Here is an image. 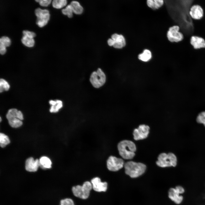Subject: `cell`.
Returning a JSON list of instances; mask_svg holds the SVG:
<instances>
[{
	"instance_id": "obj_13",
	"label": "cell",
	"mask_w": 205,
	"mask_h": 205,
	"mask_svg": "<svg viewBox=\"0 0 205 205\" xmlns=\"http://www.w3.org/2000/svg\"><path fill=\"white\" fill-rule=\"evenodd\" d=\"M189 13L192 18L195 20H200L204 16V10L200 5H194L190 7Z\"/></svg>"
},
{
	"instance_id": "obj_26",
	"label": "cell",
	"mask_w": 205,
	"mask_h": 205,
	"mask_svg": "<svg viewBox=\"0 0 205 205\" xmlns=\"http://www.w3.org/2000/svg\"><path fill=\"white\" fill-rule=\"evenodd\" d=\"M10 142L8 136L5 134L1 133L0 134V144L2 147H5Z\"/></svg>"
},
{
	"instance_id": "obj_15",
	"label": "cell",
	"mask_w": 205,
	"mask_h": 205,
	"mask_svg": "<svg viewBox=\"0 0 205 205\" xmlns=\"http://www.w3.org/2000/svg\"><path fill=\"white\" fill-rule=\"evenodd\" d=\"M39 166V160H34L31 157L28 158L25 163V169L26 171L30 172L36 171Z\"/></svg>"
},
{
	"instance_id": "obj_21",
	"label": "cell",
	"mask_w": 205,
	"mask_h": 205,
	"mask_svg": "<svg viewBox=\"0 0 205 205\" xmlns=\"http://www.w3.org/2000/svg\"><path fill=\"white\" fill-rule=\"evenodd\" d=\"M71 5L73 13L77 15L82 13L83 8L80 3L76 1H73L70 4Z\"/></svg>"
},
{
	"instance_id": "obj_28",
	"label": "cell",
	"mask_w": 205,
	"mask_h": 205,
	"mask_svg": "<svg viewBox=\"0 0 205 205\" xmlns=\"http://www.w3.org/2000/svg\"><path fill=\"white\" fill-rule=\"evenodd\" d=\"M196 121L198 123L203 124L205 127V111L202 112L198 114Z\"/></svg>"
},
{
	"instance_id": "obj_24",
	"label": "cell",
	"mask_w": 205,
	"mask_h": 205,
	"mask_svg": "<svg viewBox=\"0 0 205 205\" xmlns=\"http://www.w3.org/2000/svg\"><path fill=\"white\" fill-rule=\"evenodd\" d=\"M21 42L24 45L28 47H33L35 43L34 38L25 35L23 36Z\"/></svg>"
},
{
	"instance_id": "obj_7",
	"label": "cell",
	"mask_w": 205,
	"mask_h": 205,
	"mask_svg": "<svg viewBox=\"0 0 205 205\" xmlns=\"http://www.w3.org/2000/svg\"><path fill=\"white\" fill-rule=\"evenodd\" d=\"M36 17V24L40 27H42L48 23L50 18L49 11L46 9H42L40 8L36 9L34 11Z\"/></svg>"
},
{
	"instance_id": "obj_14",
	"label": "cell",
	"mask_w": 205,
	"mask_h": 205,
	"mask_svg": "<svg viewBox=\"0 0 205 205\" xmlns=\"http://www.w3.org/2000/svg\"><path fill=\"white\" fill-rule=\"evenodd\" d=\"M168 194L169 198L176 204H181L183 200V196L178 192L175 188H170L168 191Z\"/></svg>"
},
{
	"instance_id": "obj_16",
	"label": "cell",
	"mask_w": 205,
	"mask_h": 205,
	"mask_svg": "<svg viewBox=\"0 0 205 205\" xmlns=\"http://www.w3.org/2000/svg\"><path fill=\"white\" fill-rule=\"evenodd\" d=\"M190 43L195 49L205 47V41L200 37L196 36H192L190 39Z\"/></svg>"
},
{
	"instance_id": "obj_25",
	"label": "cell",
	"mask_w": 205,
	"mask_h": 205,
	"mask_svg": "<svg viewBox=\"0 0 205 205\" xmlns=\"http://www.w3.org/2000/svg\"><path fill=\"white\" fill-rule=\"evenodd\" d=\"M62 12L63 14L70 18L73 17L74 13L72 7L70 4L67 5L63 9Z\"/></svg>"
},
{
	"instance_id": "obj_27",
	"label": "cell",
	"mask_w": 205,
	"mask_h": 205,
	"mask_svg": "<svg viewBox=\"0 0 205 205\" xmlns=\"http://www.w3.org/2000/svg\"><path fill=\"white\" fill-rule=\"evenodd\" d=\"M10 85L8 82L5 79H1L0 80V92L7 91L10 88Z\"/></svg>"
},
{
	"instance_id": "obj_22",
	"label": "cell",
	"mask_w": 205,
	"mask_h": 205,
	"mask_svg": "<svg viewBox=\"0 0 205 205\" xmlns=\"http://www.w3.org/2000/svg\"><path fill=\"white\" fill-rule=\"evenodd\" d=\"M39 166L43 169L50 168L52 162L48 157L46 156L41 157L39 159Z\"/></svg>"
},
{
	"instance_id": "obj_30",
	"label": "cell",
	"mask_w": 205,
	"mask_h": 205,
	"mask_svg": "<svg viewBox=\"0 0 205 205\" xmlns=\"http://www.w3.org/2000/svg\"><path fill=\"white\" fill-rule=\"evenodd\" d=\"M60 205H75V204L72 199L67 198L61 200Z\"/></svg>"
},
{
	"instance_id": "obj_18",
	"label": "cell",
	"mask_w": 205,
	"mask_h": 205,
	"mask_svg": "<svg viewBox=\"0 0 205 205\" xmlns=\"http://www.w3.org/2000/svg\"><path fill=\"white\" fill-rule=\"evenodd\" d=\"M49 103L51 105L50 110V112H57L63 106V103L61 100H51L49 101Z\"/></svg>"
},
{
	"instance_id": "obj_19",
	"label": "cell",
	"mask_w": 205,
	"mask_h": 205,
	"mask_svg": "<svg viewBox=\"0 0 205 205\" xmlns=\"http://www.w3.org/2000/svg\"><path fill=\"white\" fill-rule=\"evenodd\" d=\"M146 2L148 6L154 10L161 8L164 3V0H147Z\"/></svg>"
},
{
	"instance_id": "obj_23",
	"label": "cell",
	"mask_w": 205,
	"mask_h": 205,
	"mask_svg": "<svg viewBox=\"0 0 205 205\" xmlns=\"http://www.w3.org/2000/svg\"><path fill=\"white\" fill-rule=\"evenodd\" d=\"M53 7L56 9H60L65 7L67 5V0H52Z\"/></svg>"
},
{
	"instance_id": "obj_31",
	"label": "cell",
	"mask_w": 205,
	"mask_h": 205,
	"mask_svg": "<svg viewBox=\"0 0 205 205\" xmlns=\"http://www.w3.org/2000/svg\"><path fill=\"white\" fill-rule=\"evenodd\" d=\"M22 33L23 35L26 36L34 38L36 36V34L28 30H24Z\"/></svg>"
},
{
	"instance_id": "obj_32",
	"label": "cell",
	"mask_w": 205,
	"mask_h": 205,
	"mask_svg": "<svg viewBox=\"0 0 205 205\" xmlns=\"http://www.w3.org/2000/svg\"><path fill=\"white\" fill-rule=\"evenodd\" d=\"M175 188L178 192L180 194H183L185 192L184 188L181 186H177Z\"/></svg>"
},
{
	"instance_id": "obj_10",
	"label": "cell",
	"mask_w": 205,
	"mask_h": 205,
	"mask_svg": "<svg viewBox=\"0 0 205 205\" xmlns=\"http://www.w3.org/2000/svg\"><path fill=\"white\" fill-rule=\"evenodd\" d=\"M149 126L146 124H142L133 130L134 138L136 140L144 139L147 138L149 133Z\"/></svg>"
},
{
	"instance_id": "obj_5",
	"label": "cell",
	"mask_w": 205,
	"mask_h": 205,
	"mask_svg": "<svg viewBox=\"0 0 205 205\" xmlns=\"http://www.w3.org/2000/svg\"><path fill=\"white\" fill-rule=\"evenodd\" d=\"M92 188L91 183L86 181L82 186L77 185L73 186L72 190L73 194L76 197L85 199L89 197L90 191Z\"/></svg>"
},
{
	"instance_id": "obj_17",
	"label": "cell",
	"mask_w": 205,
	"mask_h": 205,
	"mask_svg": "<svg viewBox=\"0 0 205 205\" xmlns=\"http://www.w3.org/2000/svg\"><path fill=\"white\" fill-rule=\"evenodd\" d=\"M11 44L10 38L7 36H3L0 39V53L2 55L5 54L7 47L9 46Z\"/></svg>"
},
{
	"instance_id": "obj_8",
	"label": "cell",
	"mask_w": 205,
	"mask_h": 205,
	"mask_svg": "<svg viewBox=\"0 0 205 205\" xmlns=\"http://www.w3.org/2000/svg\"><path fill=\"white\" fill-rule=\"evenodd\" d=\"M108 45L117 49H121L126 45V40L124 36L121 34L114 33L107 41Z\"/></svg>"
},
{
	"instance_id": "obj_1",
	"label": "cell",
	"mask_w": 205,
	"mask_h": 205,
	"mask_svg": "<svg viewBox=\"0 0 205 205\" xmlns=\"http://www.w3.org/2000/svg\"><path fill=\"white\" fill-rule=\"evenodd\" d=\"M117 148L120 155L124 159H131L135 155L136 145L131 141L124 140L120 141L118 144Z\"/></svg>"
},
{
	"instance_id": "obj_11",
	"label": "cell",
	"mask_w": 205,
	"mask_h": 205,
	"mask_svg": "<svg viewBox=\"0 0 205 205\" xmlns=\"http://www.w3.org/2000/svg\"><path fill=\"white\" fill-rule=\"evenodd\" d=\"M179 27L177 25H174L169 28L167 36L169 41L172 42H177L183 40V36L179 31Z\"/></svg>"
},
{
	"instance_id": "obj_3",
	"label": "cell",
	"mask_w": 205,
	"mask_h": 205,
	"mask_svg": "<svg viewBox=\"0 0 205 205\" xmlns=\"http://www.w3.org/2000/svg\"><path fill=\"white\" fill-rule=\"evenodd\" d=\"M177 163V159L176 155L173 153L167 154L162 153L160 154L157 158L156 164L161 167H175Z\"/></svg>"
},
{
	"instance_id": "obj_6",
	"label": "cell",
	"mask_w": 205,
	"mask_h": 205,
	"mask_svg": "<svg viewBox=\"0 0 205 205\" xmlns=\"http://www.w3.org/2000/svg\"><path fill=\"white\" fill-rule=\"evenodd\" d=\"M106 79L104 73L101 69L99 68L96 71H94L91 73L90 81L94 87L98 88L105 84Z\"/></svg>"
},
{
	"instance_id": "obj_29",
	"label": "cell",
	"mask_w": 205,
	"mask_h": 205,
	"mask_svg": "<svg viewBox=\"0 0 205 205\" xmlns=\"http://www.w3.org/2000/svg\"><path fill=\"white\" fill-rule=\"evenodd\" d=\"M41 6L47 7L52 2V0H35Z\"/></svg>"
},
{
	"instance_id": "obj_33",
	"label": "cell",
	"mask_w": 205,
	"mask_h": 205,
	"mask_svg": "<svg viewBox=\"0 0 205 205\" xmlns=\"http://www.w3.org/2000/svg\"><path fill=\"white\" fill-rule=\"evenodd\" d=\"M0 122H1V117H0Z\"/></svg>"
},
{
	"instance_id": "obj_2",
	"label": "cell",
	"mask_w": 205,
	"mask_h": 205,
	"mask_svg": "<svg viewBox=\"0 0 205 205\" xmlns=\"http://www.w3.org/2000/svg\"><path fill=\"white\" fill-rule=\"evenodd\" d=\"M126 174L131 177H138L145 172L146 166L141 163H137L133 161H129L124 165Z\"/></svg>"
},
{
	"instance_id": "obj_12",
	"label": "cell",
	"mask_w": 205,
	"mask_h": 205,
	"mask_svg": "<svg viewBox=\"0 0 205 205\" xmlns=\"http://www.w3.org/2000/svg\"><path fill=\"white\" fill-rule=\"evenodd\" d=\"M93 189L97 192H105L107 188L106 182H102L99 177H96L92 179L91 181Z\"/></svg>"
},
{
	"instance_id": "obj_9",
	"label": "cell",
	"mask_w": 205,
	"mask_h": 205,
	"mask_svg": "<svg viewBox=\"0 0 205 205\" xmlns=\"http://www.w3.org/2000/svg\"><path fill=\"white\" fill-rule=\"evenodd\" d=\"M123 160L115 156H110L106 161L108 169L112 171H116L122 168L124 166Z\"/></svg>"
},
{
	"instance_id": "obj_20",
	"label": "cell",
	"mask_w": 205,
	"mask_h": 205,
	"mask_svg": "<svg viewBox=\"0 0 205 205\" xmlns=\"http://www.w3.org/2000/svg\"><path fill=\"white\" fill-rule=\"evenodd\" d=\"M152 57V55L151 51L149 50L145 49L142 53L138 55V58L141 61L147 62L151 59Z\"/></svg>"
},
{
	"instance_id": "obj_4",
	"label": "cell",
	"mask_w": 205,
	"mask_h": 205,
	"mask_svg": "<svg viewBox=\"0 0 205 205\" xmlns=\"http://www.w3.org/2000/svg\"><path fill=\"white\" fill-rule=\"evenodd\" d=\"M9 123L12 127L17 128L20 127L22 124V121L23 119L22 112L15 108L9 110L6 115Z\"/></svg>"
}]
</instances>
